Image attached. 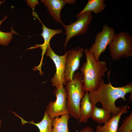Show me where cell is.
Returning a JSON list of instances; mask_svg holds the SVG:
<instances>
[{
    "label": "cell",
    "instance_id": "obj_1",
    "mask_svg": "<svg viewBox=\"0 0 132 132\" xmlns=\"http://www.w3.org/2000/svg\"><path fill=\"white\" fill-rule=\"evenodd\" d=\"M109 74L108 77V83L106 84L102 78L98 89L89 92V96L93 107L97 103L100 102L103 108L110 111L112 116L118 114L121 108V107L116 106V100L121 98L126 101L125 96L126 95L132 93V83H130L121 87H114L110 81Z\"/></svg>",
    "mask_w": 132,
    "mask_h": 132
},
{
    "label": "cell",
    "instance_id": "obj_2",
    "mask_svg": "<svg viewBox=\"0 0 132 132\" xmlns=\"http://www.w3.org/2000/svg\"><path fill=\"white\" fill-rule=\"evenodd\" d=\"M86 61L80 68L84 77L85 89L89 92L98 88L102 77L108 70L105 61H99L87 48L84 50Z\"/></svg>",
    "mask_w": 132,
    "mask_h": 132
},
{
    "label": "cell",
    "instance_id": "obj_3",
    "mask_svg": "<svg viewBox=\"0 0 132 132\" xmlns=\"http://www.w3.org/2000/svg\"><path fill=\"white\" fill-rule=\"evenodd\" d=\"M66 85L67 93V108L68 113L71 117L79 120L81 101L86 91L82 74L77 73L72 80L67 83Z\"/></svg>",
    "mask_w": 132,
    "mask_h": 132
},
{
    "label": "cell",
    "instance_id": "obj_4",
    "mask_svg": "<svg viewBox=\"0 0 132 132\" xmlns=\"http://www.w3.org/2000/svg\"><path fill=\"white\" fill-rule=\"evenodd\" d=\"M108 46L110 55L114 61L132 56V37L128 32L121 31L115 33Z\"/></svg>",
    "mask_w": 132,
    "mask_h": 132
},
{
    "label": "cell",
    "instance_id": "obj_5",
    "mask_svg": "<svg viewBox=\"0 0 132 132\" xmlns=\"http://www.w3.org/2000/svg\"><path fill=\"white\" fill-rule=\"evenodd\" d=\"M92 12L88 11L76 16L77 20L75 22L69 25L64 24L62 25L65 31V34L66 35L64 44L65 49L68 42L71 38L86 32L92 19Z\"/></svg>",
    "mask_w": 132,
    "mask_h": 132
},
{
    "label": "cell",
    "instance_id": "obj_6",
    "mask_svg": "<svg viewBox=\"0 0 132 132\" xmlns=\"http://www.w3.org/2000/svg\"><path fill=\"white\" fill-rule=\"evenodd\" d=\"M54 94L56 97L55 100L50 101L46 110L52 119L68 113L67 108V93L66 88L62 86L56 88Z\"/></svg>",
    "mask_w": 132,
    "mask_h": 132
},
{
    "label": "cell",
    "instance_id": "obj_7",
    "mask_svg": "<svg viewBox=\"0 0 132 132\" xmlns=\"http://www.w3.org/2000/svg\"><path fill=\"white\" fill-rule=\"evenodd\" d=\"M115 34L114 29L109 26L107 24L103 25L101 32L97 33L95 43L88 50L93 53L97 59L99 60L101 54L105 51L107 45L112 41Z\"/></svg>",
    "mask_w": 132,
    "mask_h": 132
},
{
    "label": "cell",
    "instance_id": "obj_8",
    "mask_svg": "<svg viewBox=\"0 0 132 132\" xmlns=\"http://www.w3.org/2000/svg\"><path fill=\"white\" fill-rule=\"evenodd\" d=\"M45 53L46 55L49 57L53 61L56 67V72L51 80L52 85L57 88L66 85V82L65 78L64 73L67 52L63 55H58L55 53L50 45Z\"/></svg>",
    "mask_w": 132,
    "mask_h": 132
},
{
    "label": "cell",
    "instance_id": "obj_9",
    "mask_svg": "<svg viewBox=\"0 0 132 132\" xmlns=\"http://www.w3.org/2000/svg\"><path fill=\"white\" fill-rule=\"evenodd\" d=\"M84 50L83 48L77 46L67 51L64 73L66 83L72 80L75 72L79 66Z\"/></svg>",
    "mask_w": 132,
    "mask_h": 132
},
{
    "label": "cell",
    "instance_id": "obj_10",
    "mask_svg": "<svg viewBox=\"0 0 132 132\" xmlns=\"http://www.w3.org/2000/svg\"><path fill=\"white\" fill-rule=\"evenodd\" d=\"M32 14L33 16L38 19L42 26V28L43 32L41 35L44 39V43L41 44H36L34 46L31 47L32 49L40 47L42 50V58L40 63L38 66L35 67L36 70L41 71L44 56L46 53L47 48L50 45V40L54 36L57 34L61 33L63 31L61 29H53L47 28L42 23L38 15L35 12L33 11Z\"/></svg>",
    "mask_w": 132,
    "mask_h": 132
},
{
    "label": "cell",
    "instance_id": "obj_11",
    "mask_svg": "<svg viewBox=\"0 0 132 132\" xmlns=\"http://www.w3.org/2000/svg\"><path fill=\"white\" fill-rule=\"evenodd\" d=\"M76 0H41L40 2L46 8L50 15L56 22L62 25L64 24L61 19L60 13L66 4H73Z\"/></svg>",
    "mask_w": 132,
    "mask_h": 132
},
{
    "label": "cell",
    "instance_id": "obj_12",
    "mask_svg": "<svg viewBox=\"0 0 132 132\" xmlns=\"http://www.w3.org/2000/svg\"><path fill=\"white\" fill-rule=\"evenodd\" d=\"M128 108L127 105L122 106L120 111L118 114L112 116L110 120L103 125H97L96 132H117L121 117L123 114L127 112Z\"/></svg>",
    "mask_w": 132,
    "mask_h": 132
},
{
    "label": "cell",
    "instance_id": "obj_13",
    "mask_svg": "<svg viewBox=\"0 0 132 132\" xmlns=\"http://www.w3.org/2000/svg\"><path fill=\"white\" fill-rule=\"evenodd\" d=\"M89 92L86 91L82 99L79 110V122H86L91 118L94 107L90 100Z\"/></svg>",
    "mask_w": 132,
    "mask_h": 132
},
{
    "label": "cell",
    "instance_id": "obj_14",
    "mask_svg": "<svg viewBox=\"0 0 132 132\" xmlns=\"http://www.w3.org/2000/svg\"><path fill=\"white\" fill-rule=\"evenodd\" d=\"M69 114H66L52 119L51 132H69L68 126L70 117Z\"/></svg>",
    "mask_w": 132,
    "mask_h": 132
},
{
    "label": "cell",
    "instance_id": "obj_15",
    "mask_svg": "<svg viewBox=\"0 0 132 132\" xmlns=\"http://www.w3.org/2000/svg\"><path fill=\"white\" fill-rule=\"evenodd\" d=\"M16 116L21 119L23 125L25 123H30L36 126L38 128L40 132H51L52 119L50 117L46 110L42 120L40 122L37 123H34L33 121L27 122L17 115Z\"/></svg>",
    "mask_w": 132,
    "mask_h": 132
},
{
    "label": "cell",
    "instance_id": "obj_16",
    "mask_svg": "<svg viewBox=\"0 0 132 132\" xmlns=\"http://www.w3.org/2000/svg\"><path fill=\"white\" fill-rule=\"evenodd\" d=\"M111 113L102 108H99L95 106L91 118L95 122L99 124H104L111 118Z\"/></svg>",
    "mask_w": 132,
    "mask_h": 132
},
{
    "label": "cell",
    "instance_id": "obj_17",
    "mask_svg": "<svg viewBox=\"0 0 132 132\" xmlns=\"http://www.w3.org/2000/svg\"><path fill=\"white\" fill-rule=\"evenodd\" d=\"M104 1V0H88L84 8L76 16L88 11L93 12L96 14L100 13L106 7Z\"/></svg>",
    "mask_w": 132,
    "mask_h": 132
},
{
    "label": "cell",
    "instance_id": "obj_18",
    "mask_svg": "<svg viewBox=\"0 0 132 132\" xmlns=\"http://www.w3.org/2000/svg\"><path fill=\"white\" fill-rule=\"evenodd\" d=\"M132 131V112L123 120L122 123L117 132H130Z\"/></svg>",
    "mask_w": 132,
    "mask_h": 132
},
{
    "label": "cell",
    "instance_id": "obj_19",
    "mask_svg": "<svg viewBox=\"0 0 132 132\" xmlns=\"http://www.w3.org/2000/svg\"><path fill=\"white\" fill-rule=\"evenodd\" d=\"M13 33L17 34L13 30L10 32L6 33L0 31V45H7L11 40Z\"/></svg>",
    "mask_w": 132,
    "mask_h": 132
},
{
    "label": "cell",
    "instance_id": "obj_20",
    "mask_svg": "<svg viewBox=\"0 0 132 132\" xmlns=\"http://www.w3.org/2000/svg\"><path fill=\"white\" fill-rule=\"evenodd\" d=\"M28 5L32 9H33L36 7V5L39 6V5L37 0H26Z\"/></svg>",
    "mask_w": 132,
    "mask_h": 132
},
{
    "label": "cell",
    "instance_id": "obj_21",
    "mask_svg": "<svg viewBox=\"0 0 132 132\" xmlns=\"http://www.w3.org/2000/svg\"><path fill=\"white\" fill-rule=\"evenodd\" d=\"M79 132H93V129L90 127L86 126L81 130Z\"/></svg>",
    "mask_w": 132,
    "mask_h": 132
},
{
    "label": "cell",
    "instance_id": "obj_22",
    "mask_svg": "<svg viewBox=\"0 0 132 132\" xmlns=\"http://www.w3.org/2000/svg\"><path fill=\"white\" fill-rule=\"evenodd\" d=\"M5 1V0H3L2 1H0V5L1 4L4 3ZM7 18V16L6 15L4 16V18L3 20L1 21H0V25L1 23L4 21Z\"/></svg>",
    "mask_w": 132,
    "mask_h": 132
},
{
    "label": "cell",
    "instance_id": "obj_23",
    "mask_svg": "<svg viewBox=\"0 0 132 132\" xmlns=\"http://www.w3.org/2000/svg\"><path fill=\"white\" fill-rule=\"evenodd\" d=\"M1 120L0 119V129L1 128Z\"/></svg>",
    "mask_w": 132,
    "mask_h": 132
},
{
    "label": "cell",
    "instance_id": "obj_24",
    "mask_svg": "<svg viewBox=\"0 0 132 132\" xmlns=\"http://www.w3.org/2000/svg\"><path fill=\"white\" fill-rule=\"evenodd\" d=\"M132 132V131H131V132Z\"/></svg>",
    "mask_w": 132,
    "mask_h": 132
}]
</instances>
